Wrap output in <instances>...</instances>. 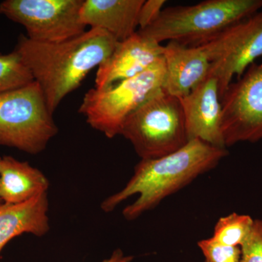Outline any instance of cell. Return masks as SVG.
Returning a JSON list of instances; mask_svg holds the SVG:
<instances>
[{"label": "cell", "mask_w": 262, "mask_h": 262, "mask_svg": "<svg viewBox=\"0 0 262 262\" xmlns=\"http://www.w3.org/2000/svg\"><path fill=\"white\" fill-rule=\"evenodd\" d=\"M262 10V0H206L190 6L170 7L137 32L161 44L173 41L201 47L233 24Z\"/></svg>", "instance_id": "cell-3"}, {"label": "cell", "mask_w": 262, "mask_h": 262, "mask_svg": "<svg viewBox=\"0 0 262 262\" xmlns=\"http://www.w3.org/2000/svg\"><path fill=\"white\" fill-rule=\"evenodd\" d=\"M134 259L133 256H125L121 249L114 251L110 258L103 260L101 262H131Z\"/></svg>", "instance_id": "cell-21"}, {"label": "cell", "mask_w": 262, "mask_h": 262, "mask_svg": "<svg viewBox=\"0 0 262 262\" xmlns=\"http://www.w3.org/2000/svg\"><path fill=\"white\" fill-rule=\"evenodd\" d=\"M202 252L209 262H239L241 249L239 246L221 244L211 238L202 239L198 243Z\"/></svg>", "instance_id": "cell-18"}, {"label": "cell", "mask_w": 262, "mask_h": 262, "mask_svg": "<svg viewBox=\"0 0 262 262\" xmlns=\"http://www.w3.org/2000/svg\"><path fill=\"white\" fill-rule=\"evenodd\" d=\"M241 249L239 262H262V220H254L251 232Z\"/></svg>", "instance_id": "cell-19"}, {"label": "cell", "mask_w": 262, "mask_h": 262, "mask_svg": "<svg viewBox=\"0 0 262 262\" xmlns=\"http://www.w3.org/2000/svg\"><path fill=\"white\" fill-rule=\"evenodd\" d=\"M48 192L25 203L0 206V253L11 239L20 234L41 237L50 230Z\"/></svg>", "instance_id": "cell-14"}, {"label": "cell", "mask_w": 262, "mask_h": 262, "mask_svg": "<svg viewBox=\"0 0 262 262\" xmlns=\"http://www.w3.org/2000/svg\"><path fill=\"white\" fill-rule=\"evenodd\" d=\"M227 155V148L215 147L194 139L166 156L141 160L125 187L101 203V210L105 213L113 211L122 202L138 194L136 201L122 211L125 220H135L158 206L167 196L215 168Z\"/></svg>", "instance_id": "cell-2"}, {"label": "cell", "mask_w": 262, "mask_h": 262, "mask_svg": "<svg viewBox=\"0 0 262 262\" xmlns=\"http://www.w3.org/2000/svg\"><path fill=\"white\" fill-rule=\"evenodd\" d=\"M226 147L262 139V63H253L221 97Z\"/></svg>", "instance_id": "cell-9"}, {"label": "cell", "mask_w": 262, "mask_h": 262, "mask_svg": "<svg viewBox=\"0 0 262 262\" xmlns=\"http://www.w3.org/2000/svg\"><path fill=\"white\" fill-rule=\"evenodd\" d=\"M210 72L218 80L220 98L262 56V10L225 29L204 46Z\"/></svg>", "instance_id": "cell-8"}, {"label": "cell", "mask_w": 262, "mask_h": 262, "mask_svg": "<svg viewBox=\"0 0 262 262\" xmlns=\"http://www.w3.org/2000/svg\"><path fill=\"white\" fill-rule=\"evenodd\" d=\"M166 66L163 56L140 75L107 89L89 90L79 113L88 124L108 139L120 135L127 117L146 100L163 89Z\"/></svg>", "instance_id": "cell-5"}, {"label": "cell", "mask_w": 262, "mask_h": 262, "mask_svg": "<svg viewBox=\"0 0 262 262\" xmlns=\"http://www.w3.org/2000/svg\"><path fill=\"white\" fill-rule=\"evenodd\" d=\"M144 0H84L80 9L82 23L106 31L118 42L134 35L139 27V10Z\"/></svg>", "instance_id": "cell-13"}, {"label": "cell", "mask_w": 262, "mask_h": 262, "mask_svg": "<svg viewBox=\"0 0 262 262\" xmlns=\"http://www.w3.org/2000/svg\"><path fill=\"white\" fill-rule=\"evenodd\" d=\"M84 0H5L0 15L23 26L30 40L63 42L86 32L80 18Z\"/></svg>", "instance_id": "cell-7"}, {"label": "cell", "mask_w": 262, "mask_h": 262, "mask_svg": "<svg viewBox=\"0 0 262 262\" xmlns=\"http://www.w3.org/2000/svg\"><path fill=\"white\" fill-rule=\"evenodd\" d=\"M179 100L189 141L198 139L215 147L227 148L222 134V106L216 77L209 72L203 82Z\"/></svg>", "instance_id": "cell-10"}, {"label": "cell", "mask_w": 262, "mask_h": 262, "mask_svg": "<svg viewBox=\"0 0 262 262\" xmlns=\"http://www.w3.org/2000/svg\"><path fill=\"white\" fill-rule=\"evenodd\" d=\"M50 182L41 170L28 162L11 156L0 162V198L6 204H20L48 192Z\"/></svg>", "instance_id": "cell-15"}, {"label": "cell", "mask_w": 262, "mask_h": 262, "mask_svg": "<svg viewBox=\"0 0 262 262\" xmlns=\"http://www.w3.org/2000/svg\"><path fill=\"white\" fill-rule=\"evenodd\" d=\"M205 262H209V261H206H206H205Z\"/></svg>", "instance_id": "cell-23"}, {"label": "cell", "mask_w": 262, "mask_h": 262, "mask_svg": "<svg viewBox=\"0 0 262 262\" xmlns=\"http://www.w3.org/2000/svg\"><path fill=\"white\" fill-rule=\"evenodd\" d=\"M33 82L32 72L18 52L0 53V94L21 89Z\"/></svg>", "instance_id": "cell-16"}, {"label": "cell", "mask_w": 262, "mask_h": 262, "mask_svg": "<svg viewBox=\"0 0 262 262\" xmlns=\"http://www.w3.org/2000/svg\"><path fill=\"white\" fill-rule=\"evenodd\" d=\"M164 46L136 32L117 42L107 59L98 67L95 89H107L140 75L163 56Z\"/></svg>", "instance_id": "cell-11"}, {"label": "cell", "mask_w": 262, "mask_h": 262, "mask_svg": "<svg viewBox=\"0 0 262 262\" xmlns=\"http://www.w3.org/2000/svg\"><path fill=\"white\" fill-rule=\"evenodd\" d=\"M253 222L250 215L237 213L222 217L215 226L211 238L226 246L241 247L251 232Z\"/></svg>", "instance_id": "cell-17"}, {"label": "cell", "mask_w": 262, "mask_h": 262, "mask_svg": "<svg viewBox=\"0 0 262 262\" xmlns=\"http://www.w3.org/2000/svg\"><path fill=\"white\" fill-rule=\"evenodd\" d=\"M117 42L106 31L91 28L78 37L56 43L34 42L21 34L14 50L30 69L53 114L89 72L107 59Z\"/></svg>", "instance_id": "cell-1"}, {"label": "cell", "mask_w": 262, "mask_h": 262, "mask_svg": "<svg viewBox=\"0 0 262 262\" xmlns=\"http://www.w3.org/2000/svg\"><path fill=\"white\" fill-rule=\"evenodd\" d=\"M165 0H147L144 1L139 10L138 24L139 29H144L154 23L163 11Z\"/></svg>", "instance_id": "cell-20"}, {"label": "cell", "mask_w": 262, "mask_h": 262, "mask_svg": "<svg viewBox=\"0 0 262 262\" xmlns=\"http://www.w3.org/2000/svg\"><path fill=\"white\" fill-rule=\"evenodd\" d=\"M166 76L163 91L178 98L187 96L208 75L211 63L201 47L170 41L164 46Z\"/></svg>", "instance_id": "cell-12"}, {"label": "cell", "mask_w": 262, "mask_h": 262, "mask_svg": "<svg viewBox=\"0 0 262 262\" xmlns=\"http://www.w3.org/2000/svg\"><path fill=\"white\" fill-rule=\"evenodd\" d=\"M120 135L130 141L141 160L157 159L182 149L189 139L180 100L160 90L127 117Z\"/></svg>", "instance_id": "cell-4"}, {"label": "cell", "mask_w": 262, "mask_h": 262, "mask_svg": "<svg viewBox=\"0 0 262 262\" xmlns=\"http://www.w3.org/2000/svg\"><path fill=\"white\" fill-rule=\"evenodd\" d=\"M37 82L0 94V146L36 155L47 148L58 127Z\"/></svg>", "instance_id": "cell-6"}, {"label": "cell", "mask_w": 262, "mask_h": 262, "mask_svg": "<svg viewBox=\"0 0 262 262\" xmlns=\"http://www.w3.org/2000/svg\"><path fill=\"white\" fill-rule=\"evenodd\" d=\"M2 160V157L0 156V162H1ZM2 204H3V202L2 201L1 198H0V206H1Z\"/></svg>", "instance_id": "cell-22"}]
</instances>
